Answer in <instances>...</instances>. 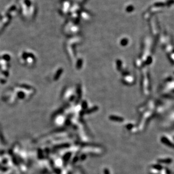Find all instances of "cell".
Listing matches in <instances>:
<instances>
[{
    "label": "cell",
    "instance_id": "1",
    "mask_svg": "<svg viewBox=\"0 0 174 174\" xmlns=\"http://www.w3.org/2000/svg\"><path fill=\"white\" fill-rule=\"evenodd\" d=\"M161 141H162V143L165 144L166 145H167L168 146H169L170 148H174V144L173 143H171L170 140L169 139L165 137H162L161 138Z\"/></svg>",
    "mask_w": 174,
    "mask_h": 174
},
{
    "label": "cell",
    "instance_id": "2",
    "mask_svg": "<svg viewBox=\"0 0 174 174\" xmlns=\"http://www.w3.org/2000/svg\"><path fill=\"white\" fill-rule=\"evenodd\" d=\"M158 162L169 163H171V162H172V161H171V159H162V160H159V161H158Z\"/></svg>",
    "mask_w": 174,
    "mask_h": 174
}]
</instances>
